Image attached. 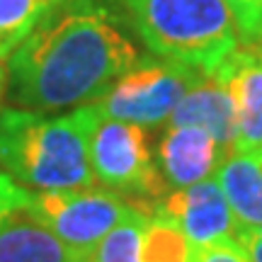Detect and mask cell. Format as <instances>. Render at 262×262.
Instances as JSON below:
<instances>
[{
    "mask_svg": "<svg viewBox=\"0 0 262 262\" xmlns=\"http://www.w3.org/2000/svg\"><path fill=\"white\" fill-rule=\"evenodd\" d=\"M139 58L124 19L104 0H63L12 51L10 95L39 114L80 110L97 102Z\"/></svg>",
    "mask_w": 262,
    "mask_h": 262,
    "instance_id": "cell-1",
    "label": "cell"
},
{
    "mask_svg": "<svg viewBox=\"0 0 262 262\" xmlns=\"http://www.w3.org/2000/svg\"><path fill=\"white\" fill-rule=\"evenodd\" d=\"M93 104L49 117L29 110L0 112V165L17 185L44 189L95 187L88 136Z\"/></svg>",
    "mask_w": 262,
    "mask_h": 262,
    "instance_id": "cell-2",
    "label": "cell"
},
{
    "mask_svg": "<svg viewBox=\"0 0 262 262\" xmlns=\"http://www.w3.org/2000/svg\"><path fill=\"white\" fill-rule=\"evenodd\" d=\"M131 29L153 56L214 73L238 47L224 0H122Z\"/></svg>",
    "mask_w": 262,
    "mask_h": 262,
    "instance_id": "cell-3",
    "label": "cell"
},
{
    "mask_svg": "<svg viewBox=\"0 0 262 262\" xmlns=\"http://www.w3.org/2000/svg\"><path fill=\"white\" fill-rule=\"evenodd\" d=\"M88 150L95 182L124 196L148 216L168 194V185L150 156L146 131L139 124L110 119L95 110Z\"/></svg>",
    "mask_w": 262,
    "mask_h": 262,
    "instance_id": "cell-4",
    "label": "cell"
},
{
    "mask_svg": "<svg viewBox=\"0 0 262 262\" xmlns=\"http://www.w3.org/2000/svg\"><path fill=\"white\" fill-rule=\"evenodd\" d=\"M25 211L61 243L88 257L112 228L141 209L104 187H80L29 192Z\"/></svg>",
    "mask_w": 262,
    "mask_h": 262,
    "instance_id": "cell-5",
    "label": "cell"
},
{
    "mask_svg": "<svg viewBox=\"0 0 262 262\" xmlns=\"http://www.w3.org/2000/svg\"><path fill=\"white\" fill-rule=\"evenodd\" d=\"M199 75L202 71L175 61L158 56L139 58V63L117 78L93 107L110 119L158 129L168 124L172 110Z\"/></svg>",
    "mask_w": 262,
    "mask_h": 262,
    "instance_id": "cell-6",
    "label": "cell"
},
{
    "mask_svg": "<svg viewBox=\"0 0 262 262\" xmlns=\"http://www.w3.org/2000/svg\"><path fill=\"white\" fill-rule=\"evenodd\" d=\"M153 214L170 219L194 248L235 243L241 233L231 204L216 180H202L196 185L168 192L156 204Z\"/></svg>",
    "mask_w": 262,
    "mask_h": 262,
    "instance_id": "cell-7",
    "label": "cell"
},
{
    "mask_svg": "<svg viewBox=\"0 0 262 262\" xmlns=\"http://www.w3.org/2000/svg\"><path fill=\"white\" fill-rule=\"evenodd\" d=\"M214 73L228 85L235 104L233 150L262 153V47H235Z\"/></svg>",
    "mask_w": 262,
    "mask_h": 262,
    "instance_id": "cell-8",
    "label": "cell"
},
{
    "mask_svg": "<svg viewBox=\"0 0 262 262\" xmlns=\"http://www.w3.org/2000/svg\"><path fill=\"white\" fill-rule=\"evenodd\" d=\"M226 150L211 134L196 126H168L156 148V165L170 187L182 189L209 180Z\"/></svg>",
    "mask_w": 262,
    "mask_h": 262,
    "instance_id": "cell-9",
    "label": "cell"
},
{
    "mask_svg": "<svg viewBox=\"0 0 262 262\" xmlns=\"http://www.w3.org/2000/svg\"><path fill=\"white\" fill-rule=\"evenodd\" d=\"M168 126H196L211 134L224 150L235 141V104L228 85L216 73H202L172 110Z\"/></svg>",
    "mask_w": 262,
    "mask_h": 262,
    "instance_id": "cell-10",
    "label": "cell"
},
{
    "mask_svg": "<svg viewBox=\"0 0 262 262\" xmlns=\"http://www.w3.org/2000/svg\"><path fill=\"white\" fill-rule=\"evenodd\" d=\"M216 182L238 226L245 231H262V153L226 150L216 168Z\"/></svg>",
    "mask_w": 262,
    "mask_h": 262,
    "instance_id": "cell-11",
    "label": "cell"
},
{
    "mask_svg": "<svg viewBox=\"0 0 262 262\" xmlns=\"http://www.w3.org/2000/svg\"><path fill=\"white\" fill-rule=\"evenodd\" d=\"M0 262H88L22 209L0 226Z\"/></svg>",
    "mask_w": 262,
    "mask_h": 262,
    "instance_id": "cell-12",
    "label": "cell"
},
{
    "mask_svg": "<svg viewBox=\"0 0 262 262\" xmlns=\"http://www.w3.org/2000/svg\"><path fill=\"white\" fill-rule=\"evenodd\" d=\"M63 0H0V61L34 32L41 19Z\"/></svg>",
    "mask_w": 262,
    "mask_h": 262,
    "instance_id": "cell-13",
    "label": "cell"
},
{
    "mask_svg": "<svg viewBox=\"0 0 262 262\" xmlns=\"http://www.w3.org/2000/svg\"><path fill=\"white\" fill-rule=\"evenodd\" d=\"M194 245L170 219L150 214L141 235V262H189Z\"/></svg>",
    "mask_w": 262,
    "mask_h": 262,
    "instance_id": "cell-14",
    "label": "cell"
},
{
    "mask_svg": "<svg viewBox=\"0 0 262 262\" xmlns=\"http://www.w3.org/2000/svg\"><path fill=\"white\" fill-rule=\"evenodd\" d=\"M148 214L136 211L95 245L88 262H141V235Z\"/></svg>",
    "mask_w": 262,
    "mask_h": 262,
    "instance_id": "cell-15",
    "label": "cell"
},
{
    "mask_svg": "<svg viewBox=\"0 0 262 262\" xmlns=\"http://www.w3.org/2000/svg\"><path fill=\"white\" fill-rule=\"evenodd\" d=\"M243 44L262 47V0H224Z\"/></svg>",
    "mask_w": 262,
    "mask_h": 262,
    "instance_id": "cell-16",
    "label": "cell"
},
{
    "mask_svg": "<svg viewBox=\"0 0 262 262\" xmlns=\"http://www.w3.org/2000/svg\"><path fill=\"white\" fill-rule=\"evenodd\" d=\"M27 199H29V192L25 187H19L15 180L10 175H0V226L5 224L8 219L22 211L27 206Z\"/></svg>",
    "mask_w": 262,
    "mask_h": 262,
    "instance_id": "cell-17",
    "label": "cell"
},
{
    "mask_svg": "<svg viewBox=\"0 0 262 262\" xmlns=\"http://www.w3.org/2000/svg\"><path fill=\"white\" fill-rule=\"evenodd\" d=\"M189 262H250L238 243H219L209 248H194Z\"/></svg>",
    "mask_w": 262,
    "mask_h": 262,
    "instance_id": "cell-18",
    "label": "cell"
},
{
    "mask_svg": "<svg viewBox=\"0 0 262 262\" xmlns=\"http://www.w3.org/2000/svg\"><path fill=\"white\" fill-rule=\"evenodd\" d=\"M235 243H238V248L243 250L250 262H262V231H245V228H241Z\"/></svg>",
    "mask_w": 262,
    "mask_h": 262,
    "instance_id": "cell-19",
    "label": "cell"
},
{
    "mask_svg": "<svg viewBox=\"0 0 262 262\" xmlns=\"http://www.w3.org/2000/svg\"><path fill=\"white\" fill-rule=\"evenodd\" d=\"M5 68H3V61H0V97H3V93H5Z\"/></svg>",
    "mask_w": 262,
    "mask_h": 262,
    "instance_id": "cell-20",
    "label": "cell"
}]
</instances>
